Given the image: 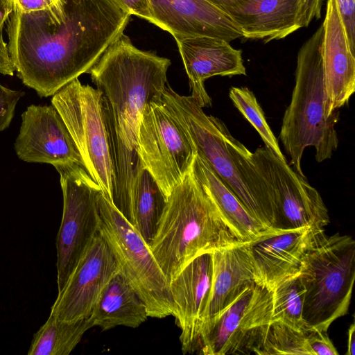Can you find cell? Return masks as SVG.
Wrapping results in <instances>:
<instances>
[{
  "label": "cell",
  "instance_id": "16",
  "mask_svg": "<svg viewBox=\"0 0 355 355\" xmlns=\"http://www.w3.org/2000/svg\"><path fill=\"white\" fill-rule=\"evenodd\" d=\"M211 253L191 261L169 283L173 314L184 354L198 350L211 285Z\"/></svg>",
  "mask_w": 355,
  "mask_h": 355
},
{
  "label": "cell",
  "instance_id": "6",
  "mask_svg": "<svg viewBox=\"0 0 355 355\" xmlns=\"http://www.w3.org/2000/svg\"><path fill=\"white\" fill-rule=\"evenodd\" d=\"M299 276L306 289L304 327L327 332L348 313L355 279V241L338 232L324 234L304 257Z\"/></svg>",
  "mask_w": 355,
  "mask_h": 355
},
{
  "label": "cell",
  "instance_id": "33",
  "mask_svg": "<svg viewBox=\"0 0 355 355\" xmlns=\"http://www.w3.org/2000/svg\"><path fill=\"white\" fill-rule=\"evenodd\" d=\"M324 0H300L299 23L301 28L306 27L314 19H320Z\"/></svg>",
  "mask_w": 355,
  "mask_h": 355
},
{
  "label": "cell",
  "instance_id": "12",
  "mask_svg": "<svg viewBox=\"0 0 355 355\" xmlns=\"http://www.w3.org/2000/svg\"><path fill=\"white\" fill-rule=\"evenodd\" d=\"M251 159L283 230L309 227L324 230L330 222L328 209L305 175L297 173L266 146L257 148Z\"/></svg>",
  "mask_w": 355,
  "mask_h": 355
},
{
  "label": "cell",
  "instance_id": "35",
  "mask_svg": "<svg viewBox=\"0 0 355 355\" xmlns=\"http://www.w3.org/2000/svg\"><path fill=\"white\" fill-rule=\"evenodd\" d=\"M15 68L11 60L8 44L3 39L2 31H0V73L12 76Z\"/></svg>",
  "mask_w": 355,
  "mask_h": 355
},
{
  "label": "cell",
  "instance_id": "11",
  "mask_svg": "<svg viewBox=\"0 0 355 355\" xmlns=\"http://www.w3.org/2000/svg\"><path fill=\"white\" fill-rule=\"evenodd\" d=\"M138 153L166 199L192 168L196 151L162 100L150 103L143 114Z\"/></svg>",
  "mask_w": 355,
  "mask_h": 355
},
{
  "label": "cell",
  "instance_id": "9",
  "mask_svg": "<svg viewBox=\"0 0 355 355\" xmlns=\"http://www.w3.org/2000/svg\"><path fill=\"white\" fill-rule=\"evenodd\" d=\"M60 174L63 211L57 249L58 293L64 288L85 252L98 234L101 187L84 166L73 164L55 168Z\"/></svg>",
  "mask_w": 355,
  "mask_h": 355
},
{
  "label": "cell",
  "instance_id": "1",
  "mask_svg": "<svg viewBox=\"0 0 355 355\" xmlns=\"http://www.w3.org/2000/svg\"><path fill=\"white\" fill-rule=\"evenodd\" d=\"M130 19L112 0H60L46 10L12 12L6 31L15 71L40 96H53L87 73Z\"/></svg>",
  "mask_w": 355,
  "mask_h": 355
},
{
  "label": "cell",
  "instance_id": "10",
  "mask_svg": "<svg viewBox=\"0 0 355 355\" xmlns=\"http://www.w3.org/2000/svg\"><path fill=\"white\" fill-rule=\"evenodd\" d=\"M272 291L255 284L202 328L199 353L205 355L259 354L271 322Z\"/></svg>",
  "mask_w": 355,
  "mask_h": 355
},
{
  "label": "cell",
  "instance_id": "36",
  "mask_svg": "<svg viewBox=\"0 0 355 355\" xmlns=\"http://www.w3.org/2000/svg\"><path fill=\"white\" fill-rule=\"evenodd\" d=\"M13 12L12 0H0V31Z\"/></svg>",
  "mask_w": 355,
  "mask_h": 355
},
{
  "label": "cell",
  "instance_id": "17",
  "mask_svg": "<svg viewBox=\"0 0 355 355\" xmlns=\"http://www.w3.org/2000/svg\"><path fill=\"white\" fill-rule=\"evenodd\" d=\"M173 36L189 78L191 96L202 108L212 105L205 87L207 79L216 76L246 75L242 51L233 48L229 42L206 36Z\"/></svg>",
  "mask_w": 355,
  "mask_h": 355
},
{
  "label": "cell",
  "instance_id": "30",
  "mask_svg": "<svg viewBox=\"0 0 355 355\" xmlns=\"http://www.w3.org/2000/svg\"><path fill=\"white\" fill-rule=\"evenodd\" d=\"M306 340L314 355H338V352L327 332L306 328Z\"/></svg>",
  "mask_w": 355,
  "mask_h": 355
},
{
  "label": "cell",
  "instance_id": "4",
  "mask_svg": "<svg viewBox=\"0 0 355 355\" xmlns=\"http://www.w3.org/2000/svg\"><path fill=\"white\" fill-rule=\"evenodd\" d=\"M240 242L192 166L166 199L149 248L170 283L196 257Z\"/></svg>",
  "mask_w": 355,
  "mask_h": 355
},
{
  "label": "cell",
  "instance_id": "27",
  "mask_svg": "<svg viewBox=\"0 0 355 355\" xmlns=\"http://www.w3.org/2000/svg\"><path fill=\"white\" fill-rule=\"evenodd\" d=\"M229 97L234 105L261 136L265 146L279 159L286 161L277 139L266 119L264 112L254 93L246 87H232Z\"/></svg>",
  "mask_w": 355,
  "mask_h": 355
},
{
  "label": "cell",
  "instance_id": "32",
  "mask_svg": "<svg viewBox=\"0 0 355 355\" xmlns=\"http://www.w3.org/2000/svg\"><path fill=\"white\" fill-rule=\"evenodd\" d=\"M112 1L130 15H136L153 24V18L149 0Z\"/></svg>",
  "mask_w": 355,
  "mask_h": 355
},
{
  "label": "cell",
  "instance_id": "15",
  "mask_svg": "<svg viewBox=\"0 0 355 355\" xmlns=\"http://www.w3.org/2000/svg\"><path fill=\"white\" fill-rule=\"evenodd\" d=\"M324 234L309 227L268 230L250 241L256 283L272 291L298 274L308 250Z\"/></svg>",
  "mask_w": 355,
  "mask_h": 355
},
{
  "label": "cell",
  "instance_id": "14",
  "mask_svg": "<svg viewBox=\"0 0 355 355\" xmlns=\"http://www.w3.org/2000/svg\"><path fill=\"white\" fill-rule=\"evenodd\" d=\"M15 149L18 157L26 162L49 164L55 168L73 164L84 166L68 128L52 105L26 108Z\"/></svg>",
  "mask_w": 355,
  "mask_h": 355
},
{
  "label": "cell",
  "instance_id": "13",
  "mask_svg": "<svg viewBox=\"0 0 355 355\" xmlns=\"http://www.w3.org/2000/svg\"><path fill=\"white\" fill-rule=\"evenodd\" d=\"M119 271L112 251L98 233L58 293L50 315L65 322L89 318L104 288Z\"/></svg>",
  "mask_w": 355,
  "mask_h": 355
},
{
  "label": "cell",
  "instance_id": "31",
  "mask_svg": "<svg viewBox=\"0 0 355 355\" xmlns=\"http://www.w3.org/2000/svg\"><path fill=\"white\" fill-rule=\"evenodd\" d=\"M350 46L355 51V0H336Z\"/></svg>",
  "mask_w": 355,
  "mask_h": 355
},
{
  "label": "cell",
  "instance_id": "28",
  "mask_svg": "<svg viewBox=\"0 0 355 355\" xmlns=\"http://www.w3.org/2000/svg\"><path fill=\"white\" fill-rule=\"evenodd\" d=\"M314 355L309 346L306 331L280 321H271L259 355Z\"/></svg>",
  "mask_w": 355,
  "mask_h": 355
},
{
  "label": "cell",
  "instance_id": "22",
  "mask_svg": "<svg viewBox=\"0 0 355 355\" xmlns=\"http://www.w3.org/2000/svg\"><path fill=\"white\" fill-rule=\"evenodd\" d=\"M89 317L94 327L107 331L117 326L137 328L148 314L142 300L119 271L104 288Z\"/></svg>",
  "mask_w": 355,
  "mask_h": 355
},
{
  "label": "cell",
  "instance_id": "23",
  "mask_svg": "<svg viewBox=\"0 0 355 355\" xmlns=\"http://www.w3.org/2000/svg\"><path fill=\"white\" fill-rule=\"evenodd\" d=\"M193 172L228 225L242 242L251 241L268 231L248 211L220 177L197 153L193 163Z\"/></svg>",
  "mask_w": 355,
  "mask_h": 355
},
{
  "label": "cell",
  "instance_id": "34",
  "mask_svg": "<svg viewBox=\"0 0 355 355\" xmlns=\"http://www.w3.org/2000/svg\"><path fill=\"white\" fill-rule=\"evenodd\" d=\"M60 0H12L13 12L30 13L46 10L58 3Z\"/></svg>",
  "mask_w": 355,
  "mask_h": 355
},
{
  "label": "cell",
  "instance_id": "38",
  "mask_svg": "<svg viewBox=\"0 0 355 355\" xmlns=\"http://www.w3.org/2000/svg\"><path fill=\"white\" fill-rule=\"evenodd\" d=\"M211 3L216 6L217 7L224 10L229 8L235 7L246 0H207Z\"/></svg>",
  "mask_w": 355,
  "mask_h": 355
},
{
  "label": "cell",
  "instance_id": "21",
  "mask_svg": "<svg viewBox=\"0 0 355 355\" xmlns=\"http://www.w3.org/2000/svg\"><path fill=\"white\" fill-rule=\"evenodd\" d=\"M299 8L300 0H246L225 11L239 26L243 37L268 43L301 28Z\"/></svg>",
  "mask_w": 355,
  "mask_h": 355
},
{
  "label": "cell",
  "instance_id": "29",
  "mask_svg": "<svg viewBox=\"0 0 355 355\" xmlns=\"http://www.w3.org/2000/svg\"><path fill=\"white\" fill-rule=\"evenodd\" d=\"M24 95L23 92L10 89L0 83V132L9 126L16 105Z\"/></svg>",
  "mask_w": 355,
  "mask_h": 355
},
{
  "label": "cell",
  "instance_id": "7",
  "mask_svg": "<svg viewBox=\"0 0 355 355\" xmlns=\"http://www.w3.org/2000/svg\"><path fill=\"white\" fill-rule=\"evenodd\" d=\"M51 104L68 128L85 168L112 203L114 149L109 111L103 93L76 78L52 96Z\"/></svg>",
  "mask_w": 355,
  "mask_h": 355
},
{
  "label": "cell",
  "instance_id": "20",
  "mask_svg": "<svg viewBox=\"0 0 355 355\" xmlns=\"http://www.w3.org/2000/svg\"><path fill=\"white\" fill-rule=\"evenodd\" d=\"M249 242L237 243L211 252V285L205 324L257 284Z\"/></svg>",
  "mask_w": 355,
  "mask_h": 355
},
{
  "label": "cell",
  "instance_id": "18",
  "mask_svg": "<svg viewBox=\"0 0 355 355\" xmlns=\"http://www.w3.org/2000/svg\"><path fill=\"white\" fill-rule=\"evenodd\" d=\"M322 46L324 114L331 116L355 91V57L336 0H327Z\"/></svg>",
  "mask_w": 355,
  "mask_h": 355
},
{
  "label": "cell",
  "instance_id": "26",
  "mask_svg": "<svg viewBox=\"0 0 355 355\" xmlns=\"http://www.w3.org/2000/svg\"><path fill=\"white\" fill-rule=\"evenodd\" d=\"M299 273L283 280L272 290L271 321H280L295 329H302L305 327L302 311L306 289Z\"/></svg>",
  "mask_w": 355,
  "mask_h": 355
},
{
  "label": "cell",
  "instance_id": "5",
  "mask_svg": "<svg viewBox=\"0 0 355 355\" xmlns=\"http://www.w3.org/2000/svg\"><path fill=\"white\" fill-rule=\"evenodd\" d=\"M322 24L299 49L295 83L291 100L282 119L279 139L290 156V166L304 175L301 161L304 150L315 148L318 162L329 159L339 144L336 125L339 110L329 117L324 114L322 46Z\"/></svg>",
  "mask_w": 355,
  "mask_h": 355
},
{
  "label": "cell",
  "instance_id": "25",
  "mask_svg": "<svg viewBox=\"0 0 355 355\" xmlns=\"http://www.w3.org/2000/svg\"><path fill=\"white\" fill-rule=\"evenodd\" d=\"M166 199L157 182L144 168L136 191L132 225L149 245L166 206Z\"/></svg>",
  "mask_w": 355,
  "mask_h": 355
},
{
  "label": "cell",
  "instance_id": "8",
  "mask_svg": "<svg viewBox=\"0 0 355 355\" xmlns=\"http://www.w3.org/2000/svg\"><path fill=\"white\" fill-rule=\"evenodd\" d=\"M98 205V233L112 251L119 272L145 304L148 317L173 315L169 283L148 243L102 191Z\"/></svg>",
  "mask_w": 355,
  "mask_h": 355
},
{
  "label": "cell",
  "instance_id": "19",
  "mask_svg": "<svg viewBox=\"0 0 355 355\" xmlns=\"http://www.w3.org/2000/svg\"><path fill=\"white\" fill-rule=\"evenodd\" d=\"M153 24L175 34L206 36L231 42L243 37L224 10L207 0H149Z\"/></svg>",
  "mask_w": 355,
  "mask_h": 355
},
{
  "label": "cell",
  "instance_id": "24",
  "mask_svg": "<svg viewBox=\"0 0 355 355\" xmlns=\"http://www.w3.org/2000/svg\"><path fill=\"white\" fill-rule=\"evenodd\" d=\"M94 327L90 317L65 322L49 315L33 335L28 355H68L80 342L85 333Z\"/></svg>",
  "mask_w": 355,
  "mask_h": 355
},
{
  "label": "cell",
  "instance_id": "37",
  "mask_svg": "<svg viewBox=\"0 0 355 355\" xmlns=\"http://www.w3.org/2000/svg\"><path fill=\"white\" fill-rule=\"evenodd\" d=\"M347 349L345 355L355 354V324L352 322L348 329Z\"/></svg>",
  "mask_w": 355,
  "mask_h": 355
},
{
  "label": "cell",
  "instance_id": "2",
  "mask_svg": "<svg viewBox=\"0 0 355 355\" xmlns=\"http://www.w3.org/2000/svg\"><path fill=\"white\" fill-rule=\"evenodd\" d=\"M170 65L169 59L137 49L122 33L87 71L109 111L115 167L112 204L130 224L144 169L138 153L139 126L147 107L162 100Z\"/></svg>",
  "mask_w": 355,
  "mask_h": 355
},
{
  "label": "cell",
  "instance_id": "3",
  "mask_svg": "<svg viewBox=\"0 0 355 355\" xmlns=\"http://www.w3.org/2000/svg\"><path fill=\"white\" fill-rule=\"evenodd\" d=\"M162 101L200 155L220 177L248 211L268 230H283L256 170L250 152L225 124L207 114L191 96H182L166 85Z\"/></svg>",
  "mask_w": 355,
  "mask_h": 355
}]
</instances>
